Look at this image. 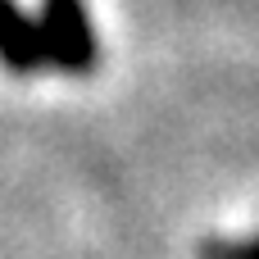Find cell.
Masks as SVG:
<instances>
[{
  "mask_svg": "<svg viewBox=\"0 0 259 259\" xmlns=\"http://www.w3.org/2000/svg\"><path fill=\"white\" fill-rule=\"evenodd\" d=\"M36 27H41L46 59H55L64 73H87L91 68L96 41H91V23H87L82 0H46V14H41Z\"/></svg>",
  "mask_w": 259,
  "mask_h": 259,
  "instance_id": "6da1fadb",
  "label": "cell"
},
{
  "mask_svg": "<svg viewBox=\"0 0 259 259\" xmlns=\"http://www.w3.org/2000/svg\"><path fill=\"white\" fill-rule=\"evenodd\" d=\"M0 59H5V68H14V73H32V68L46 59L41 27L23 14L14 0H0Z\"/></svg>",
  "mask_w": 259,
  "mask_h": 259,
  "instance_id": "7a4b0ae2",
  "label": "cell"
},
{
  "mask_svg": "<svg viewBox=\"0 0 259 259\" xmlns=\"http://www.w3.org/2000/svg\"><path fill=\"white\" fill-rule=\"evenodd\" d=\"M214 259H259V241H246V246H219Z\"/></svg>",
  "mask_w": 259,
  "mask_h": 259,
  "instance_id": "3957f363",
  "label": "cell"
}]
</instances>
